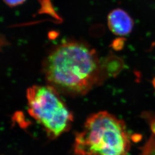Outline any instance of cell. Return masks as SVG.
I'll return each instance as SVG.
<instances>
[{
  "label": "cell",
  "mask_w": 155,
  "mask_h": 155,
  "mask_svg": "<svg viewBox=\"0 0 155 155\" xmlns=\"http://www.w3.org/2000/svg\"><path fill=\"white\" fill-rule=\"evenodd\" d=\"M43 70L47 82L56 90L82 95L99 82L102 64L96 51L87 44L66 41L50 51Z\"/></svg>",
  "instance_id": "1"
},
{
  "label": "cell",
  "mask_w": 155,
  "mask_h": 155,
  "mask_svg": "<svg viewBox=\"0 0 155 155\" xmlns=\"http://www.w3.org/2000/svg\"><path fill=\"white\" fill-rule=\"evenodd\" d=\"M124 121L104 111L92 114L77 134L76 155H127L130 140Z\"/></svg>",
  "instance_id": "2"
},
{
  "label": "cell",
  "mask_w": 155,
  "mask_h": 155,
  "mask_svg": "<svg viewBox=\"0 0 155 155\" xmlns=\"http://www.w3.org/2000/svg\"><path fill=\"white\" fill-rule=\"evenodd\" d=\"M28 112L51 139L67 132L73 121L71 113L52 86L35 85L27 92Z\"/></svg>",
  "instance_id": "3"
},
{
  "label": "cell",
  "mask_w": 155,
  "mask_h": 155,
  "mask_svg": "<svg viewBox=\"0 0 155 155\" xmlns=\"http://www.w3.org/2000/svg\"><path fill=\"white\" fill-rule=\"evenodd\" d=\"M107 24L111 31L118 36H125L133 28L132 18L126 12L117 9L111 12L107 17Z\"/></svg>",
  "instance_id": "4"
},
{
  "label": "cell",
  "mask_w": 155,
  "mask_h": 155,
  "mask_svg": "<svg viewBox=\"0 0 155 155\" xmlns=\"http://www.w3.org/2000/svg\"><path fill=\"white\" fill-rule=\"evenodd\" d=\"M140 155H155V136L151 134L150 139L141 148Z\"/></svg>",
  "instance_id": "5"
},
{
  "label": "cell",
  "mask_w": 155,
  "mask_h": 155,
  "mask_svg": "<svg viewBox=\"0 0 155 155\" xmlns=\"http://www.w3.org/2000/svg\"><path fill=\"white\" fill-rule=\"evenodd\" d=\"M142 117L144 120H147L150 125L152 134L155 136V114L152 112L144 111Z\"/></svg>",
  "instance_id": "6"
},
{
  "label": "cell",
  "mask_w": 155,
  "mask_h": 155,
  "mask_svg": "<svg viewBox=\"0 0 155 155\" xmlns=\"http://www.w3.org/2000/svg\"><path fill=\"white\" fill-rule=\"evenodd\" d=\"M25 0H4L6 5L10 6H16L21 5Z\"/></svg>",
  "instance_id": "7"
},
{
  "label": "cell",
  "mask_w": 155,
  "mask_h": 155,
  "mask_svg": "<svg viewBox=\"0 0 155 155\" xmlns=\"http://www.w3.org/2000/svg\"><path fill=\"white\" fill-rule=\"evenodd\" d=\"M124 39H118L117 40H116L113 45V48L116 50H120L121 49L124 44Z\"/></svg>",
  "instance_id": "8"
},
{
  "label": "cell",
  "mask_w": 155,
  "mask_h": 155,
  "mask_svg": "<svg viewBox=\"0 0 155 155\" xmlns=\"http://www.w3.org/2000/svg\"><path fill=\"white\" fill-rule=\"evenodd\" d=\"M131 139H132V140L134 141L137 142V141H139V140H140L141 139V136L140 135V134H134L131 137Z\"/></svg>",
  "instance_id": "9"
},
{
  "label": "cell",
  "mask_w": 155,
  "mask_h": 155,
  "mask_svg": "<svg viewBox=\"0 0 155 155\" xmlns=\"http://www.w3.org/2000/svg\"><path fill=\"white\" fill-rule=\"evenodd\" d=\"M152 84H153V86L154 87V88L155 89V77L153 78V79L152 81Z\"/></svg>",
  "instance_id": "10"
}]
</instances>
